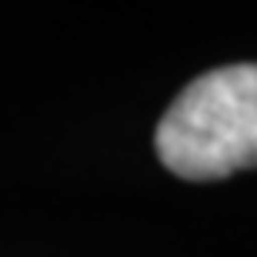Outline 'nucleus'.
Wrapping results in <instances>:
<instances>
[{
	"label": "nucleus",
	"instance_id": "f257e3e1",
	"mask_svg": "<svg viewBox=\"0 0 257 257\" xmlns=\"http://www.w3.org/2000/svg\"><path fill=\"white\" fill-rule=\"evenodd\" d=\"M154 147L184 181L257 167V64H224L191 80L161 117Z\"/></svg>",
	"mask_w": 257,
	"mask_h": 257
}]
</instances>
